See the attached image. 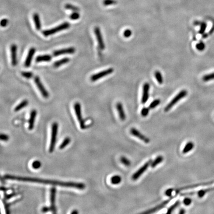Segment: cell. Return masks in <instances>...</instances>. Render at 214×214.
<instances>
[{
  "mask_svg": "<svg viewBox=\"0 0 214 214\" xmlns=\"http://www.w3.org/2000/svg\"><path fill=\"white\" fill-rule=\"evenodd\" d=\"M58 130V124L57 122H54L52 124L51 128V137L49 151L50 153L53 152L56 145L57 137Z\"/></svg>",
  "mask_w": 214,
  "mask_h": 214,
  "instance_id": "3957f363",
  "label": "cell"
},
{
  "mask_svg": "<svg viewBox=\"0 0 214 214\" xmlns=\"http://www.w3.org/2000/svg\"><path fill=\"white\" fill-rule=\"evenodd\" d=\"M52 56L50 55H39L36 58V63L40 62H48L52 60Z\"/></svg>",
  "mask_w": 214,
  "mask_h": 214,
  "instance_id": "ffe728a7",
  "label": "cell"
},
{
  "mask_svg": "<svg viewBox=\"0 0 214 214\" xmlns=\"http://www.w3.org/2000/svg\"><path fill=\"white\" fill-rule=\"evenodd\" d=\"M176 197V196H174V197H171L169 199L167 200L166 201L163 202L162 203L160 204L159 205H157L155 207L149 209V210H147L146 211L143 212L142 213H143V214H151V213H154L156 212L159 211L160 210H161V209H163V208L165 207L166 205H167L169 202H170L172 200H173L174 198H175Z\"/></svg>",
  "mask_w": 214,
  "mask_h": 214,
  "instance_id": "8fae6325",
  "label": "cell"
},
{
  "mask_svg": "<svg viewBox=\"0 0 214 214\" xmlns=\"http://www.w3.org/2000/svg\"><path fill=\"white\" fill-rule=\"evenodd\" d=\"M28 104V101L27 100H23L21 101V102L17 105L16 107H15L14 111L15 112H19V111L23 109V108H25V107L27 106Z\"/></svg>",
  "mask_w": 214,
  "mask_h": 214,
  "instance_id": "cb8c5ba5",
  "label": "cell"
},
{
  "mask_svg": "<svg viewBox=\"0 0 214 214\" xmlns=\"http://www.w3.org/2000/svg\"><path fill=\"white\" fill-rule=\"evenodd\" d=\"M41 163L39 161L36 160V161H34L32 163V167L34 169L38 170V169H40L41 168Z\"/></svg>",
  "mask_w": 214,
  "mask_h": 214,
  "instance_id": "74e56055",
  "label": "cell"
},
{
  "mask_svg": "<svg viewBox=\"0 0 214 214\" xmlns=\"http://www.w3.org/2000/svg\"><path fill=\"white\" fill-rule=\"evenodd\" d=\"M103 3L105 6H109V5H116L117 3V2L115 0H104Z\"/></svg>",
  "mask_w": 214,
  "mask_h": 214,
  "instance_id": "d590c367",
  "label": "cell"
},
{
  "mask_svg": "<svg viewBox=\"0 0 214 214\" xmlns=\"http://www.w3.org/2000/svg\"><path fill=\"white\" fill-rule=\"evenodd\" d=\"M11 51V63L13 67H15L17 64V47L16 44H12L10 47Z\"/></svg>",
  "mask_w": 214,
  "mask_h": 214,
  "instance_id": "5bb4252c",
  "label": "cell"
},
{
  "mask_svg": "<svg viewBox=\"0 0 214 214\" xmlns=\"http://www.w3.org/2000/svg\"><path fill=\"white\" fill-rule=\"evenodd\" d=\"M65 9L71 10L73 12H79V9L77 7H76L75 5L70 4H67L65 5Z\"/></svg>",
  "mask_w": 214,
  "mask_h": 214,
  "instance_id": "4dcf8cb0",
  "label": "cell"
},
{
  "mask_svg": "<svg viewBox=\"0 0 214 214\" xmlns=\"http://www.w3.org/2000/svg\"><path fill=\"white\" fill-rule=\"evenodd\" d=\"M160 103H161V100L160 99H156V100H154L149 105V109H154L156 107L160 105Z\"/></svg>",
  "mask_w": 214,
  "mask_h": 214,
  "instance_id": "d6a6232c",
  "label": "cell"
},
{
  "mask_svg": "<svg viewBox=\"0 0 214 214\" xmlns=\"http://www.w3.org/2000/svg\"><path fill=\"white\" fill-rule=\"evenodd\" d=\"M163 161H164V157L162 156H159L155 159L154 161L152 162L151 167L152 168H155L157 165L161 163Z\"/></svg>",
  "mask_w": 214,
  "mask_h": 214,
  "instance_id": "484cf974",
  "label": "cell"
},
{
  "mask_svg": "<svg viewBox=\"0 0 214 214\" xmlns=\"http://www.w3.org/2000/svg\"><path fill=\"white\" fill-rule=\"evenodd\" d=\"M132 34V31L129 30H125L124 32V35L125 37L128 38L131 36Z\"/></svg>",
  "mask_w": 214,
  "mask_h": 214,
  "instance_id": "b9f144b4",
  "label": "cell"
},
{
  "mask_svg": "<svg viewBox=\"0 0 214 214\" xmlns=\"http://www.w3.org/2000/svg\"><path fill=\"white\" fill-rule=\"evenodd\" d=\"M185 213V211L184 209H181V210H180V212H179V213L181 214H184Z\"/></svg>",
  "mask_w": 214,
  "mask_h": 214,
  "instance_id": "816d5d0a",
  "label": "cell"
},
{
  "mask_svg": "<svg viewBox=\"0 0 214 214\" xmlns=\"http://www.w3.org/2000/svg\"><path fill=\"white\" fill-rule=\"evenodd\" d=\"M214 190V188H206V189H201V190H199L198 191H196V194H197V195L199 198H202L205 195L206 193L213 191Z\"/></svg>",
  "mask_w": 214,
  "mask_h": 214,
  "instance_id": "603a6c76",
  "label": "cell"
},
{
  "mask_svg": "<svg viewBox=\"0 0 214 214\" xmlns=\"http://www.w3.org/2000/svg\"><path fill=\"white\" fill-rule=\"evenodd\" d=\"M50 211H51L50 208L48 207H44L41 209V211L44 213H46V212Z\"/></svg>",
  "mask_w": 214,
  "mask_h": 214,
  "instance_id": "c3c4849f",
  "label": "cell"
},
{
  "mask_svg": "<svg viewBox=\"0 0 214 214\" xmlns=\"http://www.w3.org/2000/svg\"><path fill=\"white\" fill-rule=\"evenodd\" d=\"M70 61V59L68 58H64L61 60H58L57 61H55L54 63V67L55 68H57L61 67L62 65H65L67 63H69Z\"/></svg>",
  "mask_w": 214,
  "mask_h": 214,
  "instance_id": "7402d4cb",
  "label": "cell"
},
{
  "mask_svg": "<svg viewBox=\"0 0 214 214\" xmlns=\"http://www.w3.org/2000/svg\"><path fill=\"white\" fill-rule=\"evenodd\" d=\"M5 180H12V181H21L25 182H35L45 184L58 185L66 188H74L76 189L83 190L85 189V185L82 183H77L75 182H64L61 181H53V180H43L41 178H33L29 177H18L7 174L4 176Z\"/></svg>",
  "mask_w": 214,
  "mask_h": 214,
  "instance_id": "6da1fadb",
  "label": "cell"
},
{
  "mask_svg": "<svg viewBox=\"0 0 214 214\" xmlns=\"http://www.w3.org/2000/svg\"><path fill=\"white\" fill-rule=\"evenodd\" d=\"M184 204L186 206H189L192 203V200L189 198H185L183 201Z\"/></svg>",
  "mask_w": 214,
  "mask_h": 214,
  "instance_id": "7bdbcfd3",
  "label": "cell"
},
{
  "mask_svg": "<svg viewBox=\"0 0 214 214\" xmlns=\"http://www.w3.org/2000/svg\"><path fill=\"white\" fill-rule=\"evenodd\" d=\"M37 116V111L35 110H33L31 111L30 114V119L28 121L29 125H28V129L30 130H32L33 129L35 121Z\"/></svg>",
  "mask_w": 214,
  "mask_h": 214,
  "instance_id": "ac0fdd59",
  "label": "cell"
},
{
  "mask_svg": "<svg viewBox=\"0 0 214 214\" xmlns=\"http://www.w3.org/2000/svg\"><path fill=\"white\" fill-rule=\"evenodd\" d=\"M121 180L122 179L121 177L118 175L113 176L111 178V181L113 184L117 185L120 184L121 182Z\"/></svg>",
  "mask_w": 214,
  "mask_h": 214,
  "instance_id": "4316f807",
  "label": "cell"
},
{
  "mask_svg": "<svg viewBox=\"0 0 214 214\" xmlns=\"http://www.w3.org/2000/svg\"><path fill=\"white\" fill-rule=\"evenodd\" d=\"M196 49L200 51H202L205 49V45L203 42H200L196 46Z\"/></svg>",
  "mask_w": 214,
  "mask_h": 214,
  "instance_id": "ab89813d",
  "label": "cell"
},
{
  "mask_svg": "<svg viewBox=\"0 0 214 214\" xmlns=\"http://www.w3.org/2000/svg\"><path fill=\"white\" fill-rule=\"evenodd\" d=\"M71 139L69 137H65V139L63 140V142L61 143V144L59 146V149L61 150L64 149L65 147L67 146V145L69 144V143L71 142Z\"/></svg>",
  "mask_w": 214,
  "mask_h": 214,
  "instance_id": "f1b7e54d",
  "label": "cell"
},
{
  "mask_svg": "<svg viewBox=\"0 0 214 214\" xmlns=\"http://www.w3.org/2000/svg\"><path fill=\"white\" fill-rule=\"evenodd\" d=\"M73 108L75 110V113L77 117V120L79 122L80 126L82 129H84L87 128L86 125H85L84 120H83L81 114V105L79 103L76 102L74 104Z\"/></svg>",
  "mask_w": 214,
  "mask_h": 214,
  "instance_id": "5b68a950",
  "label": "cell"
},
{
  "mask_svg": "<svg viewBox=\"0 0 214 214\" xmlns=\"http://www.w3.org/2000/svg\"><path fill=\"white\" fill-rule=\"evenodd\" d=\"M16 195L17 194L16 193H12L9 194H5V199L9 200L12 198V197H14L15 196H16Z\"/></svg>",
  "mask_w": 214,
  "mask_h": 214,
  "instance_id": "f6af8a7d",
  "label": "cell"
},
{
  "mask_svg": "<svg viewBox=\"0 0 214 214\" xmlns=\"http://www.w3.org/2000/svg\"><path fill=\"white\" fill-rule=\"evenodd\" d=\"M151 160H150L149 161L145 163V164L143 165L141 167V168L139 169V170H137L135 173L132 176V178L133 181H136L138 180L140 177H141L144 173H145V171L147 170L148 168L150 166H151Z\"/></svg>",
  "mask_w": 214,
  "mask_h": 214,
  "instance_id": "ba28073f",
  "label": "cell"
},
{
  "mask_svg": "<svg viewBox=\"0 0 214 214\" xmlns=\"http://www.w3.org/2000/svg\"><path fill=\"white\" fill-rule=\"evenodd\" d=\"M116 107H117V110L118 112V115L120 119L124 121L126 119V116H125V112L124 110V107L122 106L121 103H118L116 105Z\"/></svg>",
  "mask_w": 214,
  "mask_h": 214,
  "instance_id": "d6986e66",
  "label": "cell"
},
{
  "mask_svg": "<svg viewBox=\"0 0 214 214\" xmlns=\"http://www.w3.org/2000/svg\"><path fill=\"white\" fill-rule=\"evenodd\" d=\"M114 72V69L113 68H109L108 69H105L104 71L98 72L96 74H94L90 77L91 81L95 82L97 81L99 79H102L103 77H105L108 75H111Z\"/></svg>",
  "mask_w": 214,
  "mask_h": 214,
  "instance_id": "52a82bcc",
  "label": "cell"
},
{
  "mask_svg": "<svg viewBox=\"0 0 214 214\" xmlns=\"http://www.w3.org/2000/svg\"><path fill=\"white\" fill-rule=\"evenodd\" d=\"M150 89V85L148 83H145L143 86V93L141 103L142 104H145L147 102L149 99V92Z\"/></svg>",
  "mask_w": 214,
  "mask_h": 214,
  "instance_id": "e0dca14e",
  "label": "cell"
},
{
  "mask_svg": "<svg viewBox=\"0 0 214 214\" xmlns=\"http://www.w3.org/2000/svg\"><path fill=\"white\" fill-rule=\"evenodd\" d=\"M34 80L35 83L38 89L40 91V93L41 94L42 96L44 97V98H48L49 97V93L45 88L39 77L36 76L35 77Z\"/></svg>",
  "mask_w": 214,
  "mask_h": 214,
  "instance_id": "8992f818",
  "label": "cell"
},
{
  "mask_svg": "<svg viewBox=\"0 0 214 214\" xmlns=\"http://www.w3.org/2000/svg\"><path fill=\"white\" fill-rule=\"evenodd\" d=\"M194 144L192 142H188L186 145H185L184 147L182 150V153L184 154H186L192 150L194 148Z\"/></svg>",
  "mask_w": 214,
  "mask_h": 214,
  "instance_id": "d4e9b609",
  "label": "cell"
},
{
  "mask_svg": "<svg viewBox=\"0 0 214 214\" xmlns=\"http://www.w3.org/2000/svg\"><path fill=\"white\" fill-rule=\"evenodd\" d=\"M21 75L23 76V77H24L25 79H31L33 76V73L30 72H21Z\"/></svg>",
  "mask_w": 214,
  "mask_h": 214,
  "instance_id": "836d02e7",
  "label": "cell"
},
{
  "mask_svg": "<svg viewBox=\"0 0 214 214\" xmlns=\"http://www.w3.org/2000/svg\"><path fill=\"white\" fill-rule=\"evenodd\" d=\"M200 25H201V28H200V30L199 33L200 34H203L205 32L206 27H207V24H206V23H201Z\"/></svg>",
  "mask_w": 214,
  "mask_h": 214,
  "instance_id": "60d3db41",
  "label": "cell"
},
{
  "mask_svg": "<svg viewBox=\"0 0 214 214\" xmlns=\"http://www.w3.org/2000/svg\"><path fill=\"white\" fill-rule=\"evenodd\" d=\"M202 79H203V80L205 82H208V81H211V80H214V72L205 75L203 77Z\"/></svg>",
  "mask_w": 214,
  "mask_h": 214,
  "instance_id": "1f68e13d",
  "label": "cell"
},
{
  "mask_svg": "<svg viewBox=\"0 0 214 214\" xmlns=\"http://www.w3.org/2000/svg\"><path fill=\"white\" fill-rule=\"evenodd\" d=\"M56 188L54 187L51 188L50 190V208L51 211L54 214L57 213L55 202H56Z\"/></svg>",
  "mask_w": 214,
  "mask_h": 214,
  "instance_id": "30bf717a",
  "label": "cell"
},
{
  "mask_svg": "<svg viewBox=\"0 0 214 214\" xmlns=\"http://www.w3.org/2000/svg\"><path fill=\"white\" fill-rule=\"evenodd\" d=\"M94 31L95 35L96 36L99 47L100 49L103 50L105 49V45L100 28L98 27H95L94 30Z\"/></svg>",
  "mask_w": 214,
  "mask_h": 214,
  "instance_id": "9c48e42d",
  "label": "cell"
},
{
  "mask_svg": "<svg viewBox=\"0 0 214 214\" xmlns=\"http://www.w3.org/2000/svg\"><path fill=\"white\" fill-rule=\"evenodd\" d=\"M149 109H150L149 108H146V107L143 108L141 110V116L143 117H147L148 114H149Z\"/></svg>",
  "mask_w": 214,
  "mask_h": 214,
  "instance_id": "f35d334b",
  "label": "cell"
},
{
  "mask_svg": "<svg viewBox=\"0 0 214 214\" xmlns=\"http://www.w3.org/2000/svg\"><path fill=\"white\" fill-rule=\"evenodd\" d=\"M75 52V49L74 47H69V48H64L55 51L53 53L54 57H58L61 55H65V54H72Z\"/></svg>",
  "mask_w": 214,
  "mask_h": 214,
  "instance_id": "4fadbf2b",
  "label": "cell"
},
{
  "mask_svg": "<svg viewBox=\"0 0 214 214\" xmlns=\"http://www.w3.org/2000/svg\"><path fill=\"white\" fill-rule=\"evenodd\" d=\"M34 23L35 28L37 30H40L41 29V23L40 21V16L38 14L35 13L33 16Z\"/></svg>",
  "mask_w": 214,
  "mask_h": 214,
  "instance_id": "44dd1931",
  "label": "cell"
},
{
  "mask_svg": "<svg viewBox=\"0 0 214 214\" xmlns=\"http://www.w3.org/2000/svg\"><path fill=\"white\" fill-rule=\"evenodd\" d=\"M130 132L132 135L141 140L145 143H149L150 141V140L149 139V138L143 135L142 133H141L139 131L135 128H132V129H130Z\"/></svg>",
  "mask_w": 214,
  "mask_h": 214,
  "instance_id": "7c38bea8",
  "label": "cell"
},
{
  "mask_svg": "<svg viewBox=\"0 0 214 214\" xmlns=\"http://www.w3.org/2000/svg\"><path fill=\"white\" fill-rule=\"evenodd\" d=\"M35 52H36V49L34 47L31 48L28 51V54L24 61V66L26 68H29L30 66Z\"/></svg>",
  "mask_w": 214,
  "mask_h": 214,
  "instance_id": "2e32d148",
  "label": "cell"
},
{
  "mask_svg": "<svg viewBox=\"0 0 214 214\" xmlns=\"http://www.w3.org/2000/svg\"><path fill=\"white\" fill-rule=\"evenodd\" d=\"M9 21L7 19H4L1 21V26L2 27H5L8 24Z\"/></svg>",
  "mask_w": 214,
  "mask_h": 214,
  "instance_id": "7dc6e473",
  "label": "cell"
},
{
  "mask_svg": "<svg viewBox=\"0 0 214 214\" xmlns=\"http://www.w3.org/2000/svg\"><path fill=\"white\" fill-rule=\"evenodd\" d=\"M155 76L156 79H157L158 82L160 84H163V81H164L163 77L162 75L161 72L159 71H156L155 72Z\"/></svg>",
  "mask_w": 214,
  "mask_h": 214,
  "instance_id": "83f0119b",
  "label": "cell"
},
{
  "mask_svg": "<svg viewBox=\"0 0 214 214\" xmlns=\"http://www.w3.org/2000/svg\"><path fill=\"white\" fill-rule=\"evenodd\" d=\"M121 162L122 164L126 167L130 166L131 165L130 161L125 157H121Z\"/></svg>",
  "mask_w": 214,
  "mask_h": 214,
  "instance_id": "e575fe53",
  "label": "cell"
},
{
  "mask_svg": "<svg viewBox=\"0 0 214 214\" xmlns=\"http://www.w3.org/2000/svg\"><path fill=\"white\" fill-rule=\"evenodd\" d=\"M78 211H77V210H73V211L72 212V214H78Z\"/></svg>",
  "mask_w": 214,
  "mask_h": 214,
  "instance_id": "f5cc1de1",
  "label": "cell"
},
{
  "mask_svg": "<svg viewBox=\"0 0 214 214\" xmlns=\"http://www.w3.org/2000/svg\"><path fill=\"white\" fill-rule=\"evenodd\" d=\"M71 26V24L69 23L68 22H65V23H63L61 24L58 25L57 26L54 27V28H51L50 30H45L43 31L42 32V33L45 37H48V36H50L51 35H53L54 34L57 33L58 32L61 31L66 30Z\"/></svg>",
  "mask_w": 214,
  "mask_h": 214,
  "instance_id": "7a4b0ae2",
  "label": "cell"
},
{
  "mask_svg": "<svg viewBox=\"0 0 214 214\" xmlns=\"http://www.w3.org/2000/svg\"><path fill=\"white\" fill-rule=\"evenodd\" d=\"M174 189L173 188H169L165 191V195L168 197H170L172 196V193L174 191Z\"/></svg>",
  "mask_w": 214,
  "mask_h": 214,
  "instance_id": "bcb514c9",
  "label": "cell"
},
{
  "mask_svg": "<svg viewBox=\"0 0 214 214\" xmlns=\"http://www.w3.org/2000/svg\"><path fill=\"white\" fill-rule=\"evenodd\" d=\"M213 183V182L211 181V182H203V183H201V184H195L190 185H188V186H184L182 188H177L176 190V194H177V193H180V192L182 190H185V189H191V188H198L200 186H207V185L211 184Z\"/></svg>",
  "mask_w": 214,
  "mask_h": 214,
  "instance_id": "9a60e30c",
  "label": "cell"
},
{
  "mask_svg": "<svg viewBox=\"0 0 214 214\" xmlns=\"http://www.w3.org/2000/svg\"><path fill=\"white\" fill-rule=\"evenodd\" d=\"M4 204L5 208V211H6V213L9 214V208L8 204L6 203L5 202H4Z\"/></svg>",
  "mask_w": 214,
  "mask_h": 214,
  "instance_id": "681fc988",
  "label": "cell"
},
{
  "mask_svg": "<svg viewBox=\"0 0 214 214\" xmlns=\"http://www.w3.org/2000/svg\"><path fill=\"white\" fill-rule=\"evenodd\" d=\"M80 15L79 13L78 12H74L73 13H72L70 16H69V18L71 19L72 20H76L79 19Z\"/></svg>",
  "mask_w": 214,
  "mask_h": 214,
  "instance_id": "8d00e7d4",
  "label": "cell"
},
{
  "mask_svg": "<svg viewBox=\"0 0 214 214\" xmlns=\"http://www.w3.org/2000/svg\"><path fill=\"white\" fill-rule=\"evenodd\" d=\"M188 94V91L185 90H182L181 91L180 93H178L172 99V101L169 103L168 105L165 108V111L167 112L169 110H170L174 105H176L178 101H180L181 99L184 98V97Z\"/></svg>",
  "mask_w": 214,
  "mask_h": 214,
  "instance_id": "277c9868",
  "label": "cell"
},
{
  "mask_svg": "<svg viewBox=\"0 0 214 214\" xmlns=\"http://www.w3.org/2000/svg\"><path fill=\"white\" fill-rule=\"evenodd\" d=\"M1 140L2 141H8L9 139V137L8 135H5V134H3L2 133L1 135Z\"/></svg>",
  "mask_w": 214,
  "mask_h": 214,
  "instance_id": "ee69618b",
  "label": "cell"
},
{
  "mask_svg": "<svg viewBox=\"0 0 214 214\" xmlns=\"http://www.w3.org/2000/svg\"><path fill=\"white\" fill-rule=\"evenodd\" d=\"M1 190L2 191H3L5 192L8 191V189L7 188L4 187V186H1Z\"/></svg>",
  "mask_w": 214,
  "mask_h": 214,
  "instance_id": "f907efd6",
  "label": "cell"
},
{
  "mask_svg": "<svg viewBox=\"0 0 214 214\" xmlns=\"http://www.w3.org/2000/svg\"><path fill=\"white\" fill-rule=\"evenodd\" d=\"M180 203H181V201L180 200H177V201H176L174 204L173 205L170 206V207L168 209V211H167V214H170L173 212V211L176 209L177 207H178V205H180Z\"/></svg>",
  "mask_w": 214,
  "mask_h": 214,
  "instance_id": "f546056e",
  "label": "cell"
}]
</instances>
